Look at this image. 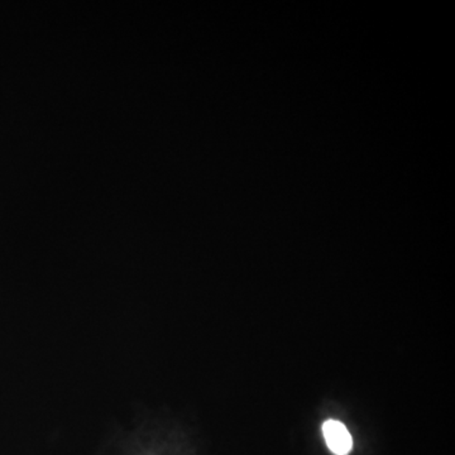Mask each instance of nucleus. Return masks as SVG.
Instances as JSON below:
<instances>
[{
  "label": "nucleus",
  "mask_w": 455,
  "mask_h": 455,
  "mask_svg": "<svg viewBox=\"0 0 455 455\" xmlns=\"http://www.w3.org/2000/svg\"><path fill=\"white\" fill-rule=\"evenodd\" d=\"M324 438L329 449L336 455H347L352 450L353 440L349 434L348 428L341 422L329 420L322 426Z\"/></svg>",
  "instance_id": "obj_1"
}]
</instances>
